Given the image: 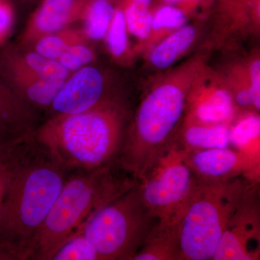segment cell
Returning a JSON list of instances; mask_svg holds the SVG:
<instances>
[{
	"instance_id": "22",
	"label": "cell",
	"mask_w": 260,
	"mask_h": 260,
	"mask_svg": "<svg viewBox=\"0 0 260 260\" xmlns=\"http://www.w3.org/2000/svg\"><path fill=\"white\" fill-rule=\"evenodd\" d=\"M129 35L120 0L104 39L108 51L118 64H129L134 57L135 52L130 46Z\"/></svg>"
},
{
	"instance_id": "11",
	"label": "cell",
	"mask_w": 260,
	"mask_h": 260,
	"mask_svg": "<svg viewBox=\"0 0 260 260\" xmlns=\"http://www.w3.org/2000/svg\"><path fill=\"white\" fill-rule=\"evenodd\" d=\"M181 153L200 181L219 182L246 177L259 181L260 158L232 147Z\"/></svg>"
},
{
	"instance_id": "18",
	"label": "cell",
	"mask_w": 260,
	"mask_h": 260,
	"mask_svg": "<svg viewBox=\"0 0 260 260\" xmlns=\"http://www.w3.org/2000/svg\"><path fill=\"white\" fill-rule=\"evenodd\" d=\"M132 260H181L177 223L159 220Z\"/></svg>"
},
{
	"instance_id": "6",
	"label": "cell",
	"mask_w": 260,
	"mask_h": 260,
	"mask_svg": "<svg viewBox=\"0 0 260 260\" xmlns=\"http://www.w3.org/2000/svg\"><path fill=\"white\" fill-rule=\"evenodd\" d=\"M158 221L142 201L137 182L95 212L82 232L100 260H132Z\"/></svg>"
},
{
	"instance_id": "29",
	"label": "cell",
	"mask_w": 260,
	"mask_h": 260,
	"mask_svg": "<svg viewBox=\"0 0 260 260\" xmlns=\"http://www.w3.org/2000/svg\"><path fill=\"white\" fill-rule=\"evenodd\" d=\"M251 92L257 111L260 109V59L259 56H253L246 64Z\"/></svg>"
},
{
	"instance_id": "27",
	"label": "cell",
	"mask_w": 260,
	"mask_h": 260,
	"mask_svg": "<svg viewBox=\"0 0 260 260\" xmlns=\"http://www.w3.org/2000/svg\"><path fill=\"white\" fill-rule=\"evenodd\" d=\"M95 60L93 49L88 42L78 43L72 46L61 54L57 61L70 73H75L86 65L93 64Z\"/></svg>"
},
{
	"instance_id": "32",
	"label": "cell",
	"mask_w": 260,
	"mask_h": 260,
	"mask_svg": "<svg viewBox=\"0 0 260 260\" xmlns=\"http://www.w3.org/2000/svg\"><path fill=\"white\" fill-rule=\"evenodd\" d=\"M231 6H235L238 10H251L255 14H259V0H227Z\"/></svg>"
},
{
	"instance_id": "33",
	"label": "cell",
	"mask_w": 260,
	"mask_h": 260,
	"mask_svg": "<svg viewBox=\"0 0 260 260\" xmlns=\"http://www.w3.org/2000/svg\"><path fill=\"white\" fill-rule=\"evenodd\" d=\"M18 145H7L0 143V170L10 161Z\"/></svg>"
},
{
	"instance_id": "8",
	"label": "cell",
	"mask_w": 260,
	"mask_h": 260,
	"mask_svg": "<svg viewBox=\"0 0 260 260\" xmlns=\"http://www.w3.org/2000/svg\"><path fill=\"white\" fill-rule=\"evenodd\" d=\"M116 104L128 103L113 83L109 73L90 64L77 70L65 80L45 113L47 117L79 114Z\"/></svg>"
},
{
	"instance_id": "1",
	"label": "cell",
	"mask_w": 260,
	"mask_h": 260,
	"mask_svg": "<svg viewBox=\"0 0 260 260\" xmlns=\"http://www.w3.org/2000/svg\"><path fill=\"white\" fill-rule=\"evenodd\" d=\"M0 215V260H30L32 244L70 170L35 137L20 143Z\"/></svg>"
},
{
	"instance_id": "30",
	"label": "cell",
	"mask_w": 260,
	"mask_h": 260,
	"mask_svg": "<svg viewBox=\"0 0 260 260\" xmlns=\"http://www.w3.org/2000/svg\"><path fill=\"white\" fill-rule=\"evenodd\" d=\"M213 0H182L180 8L190 16L199 10L208 9Z\"/></svg>"
},
{
	"instance_id": "25",
	"label": "cell",
	"mask_w": 260,
	"mask_h": 260,
	"mask_svg": "<svg viewBox=\"0 0 260 260\" xmlns=\"http://www.w3.org/2000/svg\"><path fill=\"white\" fill-rule=\"evenodd\" d=\"M224 78L238 109L239 111H251L259 113L251 92L246 64L234 65Z\"/></svg>"
},
{
	"instance_id": "4",
	"label": "cell",
	"mask_w": 260,
	"mask_h": 260,
	"mask_svg": "<svg viewBox=\"0 0 260 260\" xmlns=\"http://www.w3.org/2000/svg\"><path fill=\"white\" fill-rule=\"evenodd\" d=\"M138 182L119 162L95 169L70 170L32 244L30 260L53 254L90 216Z\"/></svg>"
},
{
	"instance_id": "24",
	"label": "cell",
	"mask_w": 260,
	"mask_h": 260,
	"mask_svg": "<svg viewBox=\"0 0 260 260\" xmlns=\"http://www.w3.org/2000/svg\"><path fill=\"white\" fill-rule=\"evenodd\" d=\"M126 28L129 35L138 41L135 53H141L151 30V8L135 4L129 0H121Z\"/></svg>"
},
{
	"instance_id": "34",
	"label": "cell",
	"mask_w": 260,
	"mask_h": 260,
	"mask_svg": "<svg viewBox=\"0 0 260 260\" xmlns=\"http://www.w3.org/2000/svg\"><path fill=\"white\" fill-rule=\"evenodd\" d=\"M135 4L142 5L146 8H151L153 7L154 0H129Z\"/></svg>"
},
{
	"instance_id": "2",
	"label": "cell",
	"mask_w": 260,
	"mask_h": 260,
	"mask_svg": "<svg viewBox=\"0 0 260 260\" xmlns=\"http://www.w3.org/2000/svg\"><path fill=\"white\" fill-rule=\"evenodd\" d=\"M193 58L152 84L132 114L119 162L139 180L172 146L185 116L191 84L205 66Z\"/></svg>"
},
{
	"instance_id": "14",
	"label": "cell",
	"mask_w": 260,
	"mask_h": 260,
	"mask_svg": "<svg viewBox=\"0 0 260 260\" xmlns=\"http://www.w3.org/2000/svg\"><path fill=\"white\" fill-rule=\"evenodd\" d=\"M0 78L19 97L42 113L47 112L65 82L39 78L1 61Z\"/></svg>"
},
{
	"instance_id": "12",
	"label": "cell",
	"mask_w": 260,
	"mask_h": 260,
	"mask_svg": "<svg viewBox=\"0 0 260 260\" xmlns=\"http://www.w3.org/2000/svg\"><path fill=\"white\" fill-rule=\"evenodd\" d=\"M42 122V112L0 78V143L17 145L32 139Z\"/></svg>"
},
{
	"instance_id": "3",
	"label": "cell",
	"mask_w": 260,
	"mask_h": 260,
	"mask_svg": "<svg viewBox=\"0 0 260 260\" xmlns=\"http://www.w3.org/2000/svg\"><path fill=\"white\" fill-rule=\"evenodd\" d=\"M131 116L126 104L51 116L35 138L68 170L108 167L121 158Z\"/></svg>"
},
{
	"instance_id": "28",
	"label": "cell",
	"mask_w": 260,
	"mask_h": 260,
	"mask_svg": "<svg viewBox=\"0 0 260 260\" xmlns=\"http://www.w3.org/2000/svg\"><path fill=\"white\" fill-rule=\"evenodd\" d=\"M15 23V11L10 0H0V47L8 40Z\"/></svg>"
},
{
	"instance_id": "20",
	"label": "cell",
	"mask_w": 260,
	"mask_h": 260,
	"mask_svg": "<svg viewBox=\"0 0 260 260\" xmlns=\"http://www.w3.org/2000/svg\"><path fill=\"white\" fill-rule=\"evenodd\" d=\"M151 30L141 53L146 54L164 38L187 23L189 15L174 5L159 3L151 8Z\"/></svg>"
},
{
	"instance_id": "23",
	"label": "cell",
	"mask_w": 260,
	"mask_h": 260,
	"mask_svg": "<svg viewBox=\"0 0 260 260\" xmlns=\"http://www.w3.org/2000/svg\"><path fill=\"white\" fill-rule=\"evenodd\" d=\"M84 42L88 40L83 30L68 27L60 31L41 38L29 48L47 59L57 61L70 47Z\"/></svg>"
},
{
	"instance_id": "16",
	"label": "cell",
	"mask_w": 260,
	"mask_h": 260,
	"mask_svg": "<svg viewBox=\"0 0 260 260\" xmlns=\"http://www.w3.org/2000/svg\"><path fill=\"white\" fill-rule=\"evenodd\" d=\"M198 27L188 24L171 32L145 54L149 65L158 70L169 69L190 50L198 37Z\"/></svg>"
},
{
	"instance_id": "31",
	"label": "cell",
	"mask_w": 260,
	"mask_h": 260,
	"mask_svg": "<svg viewBox=\"0 0 260 260\" xmlns=\"http://www.w3.org/2000/svg\"><path fill=\"white\" fill-rule=\"evenodd\" d=\"M10 176H11V167H10V161L0 170V215H1L2 207H3L5 194L9 184Z\"/></svg>"
},
{
	"instance_id": "15",
	"label": "cell",
	"mask_w": 260,
	"mask_h": 260,
	"mask_svg": "<svg viewBox=\"0 0 260 260\" xmlns=\"http://www.w3.org/2000/svg\"><path fill=\"white\" fill-rule=\"evenodd\" d=\"M0 61L44 79L66 80L73 74L59 61L47 59L19 44H10L0 49Z\"/></svg>"
},
{
	"instance_id": "5",
	"label": "cell",
	"mask_w": 260,
	"mask_h": 260,
	"mask_svg": "<svg viewBox=\"0 0 260 260\" xmlns=\"http://www.w3.org/2000/svg\"><path fill=\"white\" fill-rule=\"evenodd\" d=\"M258 183L246 177L200 181L177 220L181 260L213 259L233 214Z\"/></svg>"
},
{
	"instance_id": "9",
	"label": "cell",
	"mask_w": 260,
	"mask_h": 260,
	"mask_svg": "<svg viewBox=\"0 0 260 260\" xmlns=\"http://www.w3.org/2000/svg\"><path fill=\"white\" fill-rule=\"evenodd\" d=\"M259 184L246 192L223 234L212 260H257L260 256Z\"/></svg>"
},
{
	"instance_id": "17",
	"label": "cell",
	"mask_w": 260,
	"mask_h": 260,
	"mask_svg": "<svg viewBox=\"0 0 260 260\" xmlns=\"http://www.w3.org/2000/svg\"><path fill=\"white\" fill-rule=\"evenodd\" d=\"M229 128L227 124H205L184 119L175 143L183 152L230 146Z\"/></svg>"
},
{
	"instance_id": "19",
	"label": "cell",
	"mask_w": 260,
	"mask_h": 260,
	"mask_svg": "<svg viewBox=\"0 0 260 260\" xmlns=\"http://www.w3.org/2000/svg\"><path fill=\"white\" fill-rule=\"evenodd\" d=\"M229 145L259 158L260 118L258 112L239 111L229 128Z\"/></svg>"
},
{
	"instance_id": "13",
	"label": "cell",
	"mask_w": 260,
	"mask_h": 260,
	"mask_svg": "<svg viewBox=\"0 0 260 260\" xmlns=\"http://www.w3.org/2000/svg\"><path fill=\"white\" fill-rule=\"evenodd\" d=\"M88 0H43L32 13L18 44L29 47L41 38L79 21Z\"/></svg>"
},
{
	"instance_id": "36",
	"label": "cell",
	"mask_w": 260,
	"mask_h": 260,
	"mask_svg": "<svg viewBox=\"0 0 260 260\" xmlns=\"http://www.w3.org/2000/svg\"><path fill=\"white\" fill-rule=\"evenodd\" d=\"M15 1L22 3V4H25V3H31L32 2L36 1V0H15Z\"/></svg>"
},
{
	"instance_id": "10",
	"label": "cell",
	"mask_w": 260,
	"mask_h": 260,
	"mask_svg": "<svg viewBox=\"0 0 260 260\" xmlns=\"http://www.w3.org/2000/svg\"><path fill=\"white\" fill-rule=\"evenodd\" d=\"M239 112L224 76L205 65L191 84L184 119L230 125Z\"/></svg>"
},
{
	"instance_id": "7",
	"label": "cell",
	"mask_w": 260,
	"mask_h": 260,
	"mask_svg": "<svg viewBox=\"0 0 260 260\" xmlns=\"http://www.w3.org/2000/svg\"><path fill=\"white\" fill-rule=\"evenodd\" d=\"M199 181L175 143L138 180V189L154 217L177 223Z\"/></svg>"
},
{
	"instance_id": "21",
	"label": "cell",
	"mask_w": 260,
	"mask_h": 260,
	"mask_svg": "<svg viewBox=\"0 0 260 260\" xmlns=\"http://www.w3.org/2000/svg\"><path fill=\"white\" fill-rule=\"evenodd\" d=\"M120 0H88L80 21L88 41L104 40Z\"/></svg>"
},
{
	"instance_id": "26",
	"label": "cell",
	"mask_w": 260,
	"mask_h": 260,
	"mask_svg": "<svg viewBox=\"0 0 260 260\" xmlns=\"http://www.w3.org/2000/svg\"><path fill=\"white\" fill-rule=\"evenodd\" d=\"M51 260H100V258L81 228L58 248Z\"/></svg>"
},
{
	"instance_id": "35",
	"label": "cell",
	"mask_w": 260,
	"mask_h": 260,
	"mask_svg": "<svg viewBox=\"0 0 260 260\" xmlns=\"http://www.w3.org/2000/svg\"><path fill=\"white\" fill-rule=\"evenodd\" d=\"M159 3H164V4L172 5L174 6L179 7L180 8L182 0H159Z\"/></svg>"
}]
</instances>
